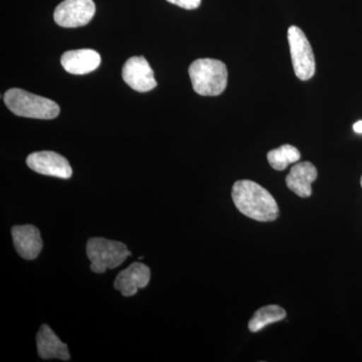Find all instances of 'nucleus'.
Masks as SVG:
<instances>
[{"label":"nucleus","mask_w":362,"mask_h":362,"mask_svg":"<svg viewBox=\"0 0 362 362\" xmlns=\"http://www.w3.org/2000/svg\"><path fill=\"white\" fill-rule=\"evenodd\" d=\"M232 197L240 213L252 220L272 221L279 216V206L275 199L255 181H237L233 187Z\"/></svg>","instance_id":"f257e3e1"},{"label":"nucleus","mask_w":362,"mask_h":362,"mask_svg":"<svg viewBox=\"0 0 362 362\" xmlns=\"http://www.w3.org/2000/svg\"><path fill=\"white\" fill-rule=\"evenodd\" d=\"M192 88L201 96H218L228 85V69L223 62L199 59L188 69Z\"/></svg>","instance_id":"f03ea898"},{"label":"nucleus","mask_w":362,"mask_h":362,"mask_svg":"<svg viewBox=\"0 0 362 362\" xmlns=\"http://www.w3.org/2000/svg\"><path fill=\"white\" fill-rule=\"evenodd\" d=\"M4 103L16 116L51 120L59 114L56 102L21 89H11L4 94Z\"/></svg>","instance_id":"7ed1b4c3"},{"label":"nucleus","mask_w":362,"mask_h":362,"mask_svg":"<svg viewBox=\"0 0 362 362\" xmlns=\"http://www.w3.org/2000/svg\"><path fill=\"white\" fill-rule=\"evenodd\" d=\"M86 251L90 261V270L98 274L117 268L132 255L123 243L104 238H92L88 240Z\"/></svg>","instance_id":"20e7f679"},{"label":"nucleus","mask_w":362,"mask_h":362,"mask_svg":"<svg viewBox=\"0 0 362 362\" xmlns=\"http://www.w3.org/2000/svg\"><path fill=\"white\" fill-rule=\"evenodd\" d=\"M290 52L295 75L301 81H308L315 74V58L310 42L298 26H290L288 30Z\"/></svg>","instance_id":"39448f33"},{"label":"nucleus","mask_w":362,"mask_h":362,"mask_svg":"<svg viewBox=\"0 0 362 362\" xmlns=\"http://www.w3.org/2000/svg\"><path fill=\"white\" fill-rule=\"evenodd\" d=\"M95 13L93 0H64L54 11V20L62 28H80L88 25Z\"/></svg>","instance_id":"423d86ee"},{"label":"nucleus","mask_w":362,"mask_h":362,"mask_svg":"<svg viewBox=\"0 0 362 362\" xmlns=\"http://www.w3.org/2000/svg\"><path fill=\"white\" fill-rule=\"evenodd\" d=\"M28 168L40 175L69 180L73 170L65 157L54 151H40L30 154L26 158Z\"/></svg>","instance_id":"0eeeda50"},{"label":"nucleus","mask_w":362,"mask_h":362,"mask_svg":"<svg viewBox=\"0 0 362 362\" xmlns=\"http://www.w3.org/2000/svg\"><path fill=\"white\" fill-rule=\"evenodd\" d=\"M126 84L137 92H149L157 86L154 71L144 57H132L126 62L122 70Z\"/></svg>","instance_id":"6e6552de"},{"label":"nucleus","mask_w":362,"mask_h":362,"mask_svg":"<svg viewBox=\"0 0 362 362\" xmlns=\"http://www.w3.org/2000/svg\"><path fill=\"white\" fill-rule=\"evenodd\" d=\"M150 275L149 267L136 262L117 275L114 288L124 297L134 296L138 289H143L149 284Z\"/></svg>","instance_id":"1a4fd4ad"},{"label":"nucleus","mask_w":362,"mask_h":362,"mask_svg":"<svg viewBox=\"0 0 362 362\" xmlns=\"http://www.w3.org/2000/svg\"><path fill=\"white\" fill-rule=\"evenodd\" d=\"M14 247L21 258L35 259L42 252V240L39 228L35 226H16L11 228Z\"/></svg>","instance_id":"9d476101"},{"label":"nucleus","mask_w":362,"mask_h":362,"mask_svg":"<svg viewBox=\"0 0 362 362\" xmlns=\"http://www.w3.org/2000/svg\"><path fill=\"white\" fill-rule=\"evenodd\" d=\"M101 56L94 49H82L66 52L62 56V66L71 75H86L101 65Z\"/></svg>","instance_id":"9b49d317"},{"label":"nucleus","mask_w":362,"mask_h":362,"mask_svg":"<svg viewBox=\"0 0 362 362\" xmlns=\"http://www.w3.org/2000/svg\"><path fill=\"white\" fill-rule=\"evenodd\" d=\"M318 175L317 169L311 162L305 161L295 164L286 177V185L298 197H306L312 194V183Z\"/></svg>","instance_id":"f8f14e48"},{"label":"nucleus","mask_w":362,"mask_h":362,"mask_svg":"<svg viewBox=\"0 0 362 362\" xmlns=\"http://www.w3.org/2000/svg\"><path fill=\"white\" fill-rule=\"evenodd\" d=\"M37 346L40 358L70 361L68 345L62 342L47 324H44L40 328L37 335Z\"/></svg>","instance_id":"ddd939ff"},{"label":"nucleus","mask_w":362,"mask_h":362,"mask_svg":"<svg viewBox=\"0 0 362 362\" xmlns=\"http://www.w3.org/2000/svg\"><path fill=\"white\" fill-rule=\"evenodd\" d=\"M286 316H287V313H286L284 309L278 306V305L263 307V308L259 309L250 320L249 329L254 333L258 332L269 324L283 320L286 318Z\"/></svg>","instance_id":"4468645a"},{"label":"nucleus","mask_w":362,"mask_h":362,"mask_svg":"<svg viewBox=\"0 0 362 362\" xmlns=\"http://www.w3.org/2000/svg\"><path fill=\"white\" fill-rule=\"evenodd\" d=\"M267 157L272 168L276 170L282 171L290 164L299 161L301 154L296 147L286 144L277 149L271 150Z\"/></svg>","instance_id":"2eb2a0df"},{"label":"nucleus","mask_w":362,"mask_h":362,"mask_svg":"<svg viewBox=\"0 0 362 362\" xmlns=\"http://www.w3.org/2000/svg\"><path fill=\"white\" fill-rule=\"evenodd\" d=\"M168 1L169 4H175L181 8L188 9V11L199 8L202 4V0H168Z\"/></svg>","instance_id":"dca6fc26"},{"label":"nucleus","mask_w":362,"mask_h":362,"mask_svg":"<svg viewBox=\"0 0 362 362\" xmlns=\"http://www.w3.org/2000/svg\"><path fill=\"white\" fill-rule=\"evenodd\" d=\"M354 130L359 134H362V121H358L354 125Z\"/></svg>","instance_id":"f3484780"},{"label":"nucleus","mask_w":362,"mask_h":362,"mask_svg":"<svg viewBox=\"0 0 362 362\" xmlns=\"http://www.w3.org/2000/svg\"><path fill=\"white\" fill-rule=\"evenodd\" d=\"M361 187H362V177H361Z\"/></svg>","instance_id":"a211bd4d"}]
</instances>
